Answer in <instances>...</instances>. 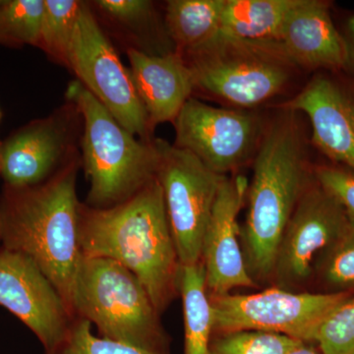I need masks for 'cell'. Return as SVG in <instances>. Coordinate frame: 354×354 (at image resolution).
I'll return each mask as SVG.
<instances>
[{"mask_svg":"<svg viewBox=\"0 0 354 354\" xmlns=\"http://www.w3.org/2000/svg\"><path fill=\"white\" fill-rule=\"evenodd\" d=\"M187 62L195 88L251 108L279 94L290 80L291 62L278 44H255L218 36Z\"/></svg>","mask_w":354,"mask_h":354,"instance_id":"8992f818","label":"cell"},{"mask_svg":"<svg viewBox=\"0 0 354 354\" xmlns=\"http://www.w3.org/2000/svg\"><path fill=\"white\" fill-rule=\"evenodd\" d=\"M302 344L286 335L261 330L214 334L209 354H288Z\"/></svg>","mask_w":354,"mask_h":354,"instance_id":"cb8c5ba5","label":"cell"},{"mask_svg":"<svg viewBox=\"0 0 354 354\" xmlns=\"http://www.w3.org/2000/svg\"><path fill=\"white\" fill-rule=\"evenodd\" d=\"M313 176L354 221V171L344 167L319 165L314 169Z\"/></svg>","mask_w":354,"mask_h":354,"instance_id":"4316f807","label":"cell"},{"mask_svg":"<svg viewBox=\"0 0 354 354\" xmlns=\"http://www.w3.org/2000/svg\"><path fill=\"white\" fill-rule=\"evenodd\" d=\"M245 176L221 181L203 239L201 263L209 297L228 295L236 288H256L247 270L241 241V213L248 191Z\"/></svg>","mask_w":354,"mask_h":354,"instance_id":"4fadbf2b","label":"cell"},{"mask_svg":"<svg viewBox=\"0 0 354 354\" xmlns=\"http://www.w3.org/2000/svg\"><path fill=\"white\" fill-rule=\"evenodd\" d=\"M46 354H158L135 348L122 342L97 337L92 333V324L75 318L64 341Z\"/></svg>","mask_w":354,"mask_h":354,"instance_id":"d4e9b609","label":"cell"},{"mask_svg":"<svg viewBox=\"0 0 354 354\" xmlns=\"http://www.w3.org/2000/svg\"><path fill=\"white\" fill-rule=\"evenodd\" d=\"M283 109L306 114L314 145L354 171V94L328 77L317 76Z\"/></svg>","mask_w":354,"mask_h":354,"instance_id":"9a60e30c","label":"cell"},{"mask_svg":"<svg viewBox=\"0 0 354 354\" xmlns=\"http://www.w3.org/2000/svg\"><path fill=\"white\" fill-rule=\"evenodd\" d=\"M348 221L341 205L313 179L279 242L272 285L283 290H301L313 276L319 256L339 239Z\"/></svg>","mask_w":354,"mask_h":354,"instance_id":"30bf717a","label":"cell"},{"mask_svg":"<svg viewBox=\"0 0 354 354\" xmlns=\"http://www.w3.org/2000/svg\"><path fill=\"white\" fill-rule=\"evenodd\" d=\"M79 241L85 257L108 258L132 272L158 313L178 295L181 265L157 177L115 206L82 205Z\"/></svg>","mask_w":354,"mask_h":354,"instance_id":"6da1fadb","label":"cell"},{"mask_svg":"<svg viewBox=\"0 0 354 354\" xmlns=\"http://www.w3.org/2000/svg\"><path fill=\"white\" fill-rule=\"evenodd\" d=\"M317 274L325 292H351L354 290V221L349 218L342 234L317 259Z\"/></svg>","mask_w":354,"mask_h":354,"instance_id":"7402d4cb","label":"cell"},{"mask_svg":"<svg viewBox=\"0 0 354 354\" xmlns=\"http://www.w3.org/2000/svg\"><path fill=\"white\" fill-rule=\"evenodd\" d=\"M315 344L322 354H354V297L326 318L317 333Z\"/></svg>","mask_w":354,"mask_h":354,"instance_id":"484cf974","label":"cell"},{"mask_svg":"<svg viewBox=\"0 0 354 354\" xmlns=\"http://www.w3.org/2000/svg\"><path fill=\"white\" fill-rule=\"evenodd\" d=\"M66 97L83 118V164L94 208L127 201L156 178L153 141L135 138L78 80L69 83Z\"/></svg>","mask_w":354,"mask_h":354,"instance_id":"277c9868","label":"cell"},{"mask_svg":"<svg viewBox=\"0 0 354 354\" xmlns=\"http://www.w3.org/2000/svg\"><path fill=\"white\" fill-rule=\"evenodd\" d=\"M351 292H309L272 286L250 295L209 297L214 334L261 330L315 344L324 321Z\"/></svg>","mask_w":354,"mask_h":354,"instance_id":"52a82bcc","label":"cell"},{"mask_svg":"<svg viewBox=\"0 0 354 354\" xmlns=\"http://www.w3.org/2000/svg\"><path fill=\"white\" fill-rule=\"evenodd\" d=\"M225 0H171L167 2V30L179 50L189 57L220 36Z\"/></svg>","mask_w":354,"mask_h":354,"instance_id":"d6986e66","label":"cell"},{"mask_svg":"<svg viewBox=\"0 0 354 354\" xmlns=\"http://www.w3.org/2000/svg\"><path fill=\"white\" fill-rule=\"evenodd\" d=\"M0 118H1V113H0Z\"/></svg>","mask_w":354,"mask_h":354,"instance_id":"4dcf8cb0","label":"cell"},{"mask_svg":"<svg viewBox=\"0 0 354 354\" xmlns=\"http://www.w3.org/2000/svg\"><path fill=\"white\" fill-rule=\"evenodd\" d=\"M78 167L74 158L48 180L27 187L6 186L0 197L3 248L34 261L70 311L83 259L79 241L82 204L76 194Z\"/></svg>","mask_w":354,"mask_h":354,"instance_id":"7a4b0ae2","label":"cell"},{"mask_svg":"<svg viewBox=\"0 0 354 354\" xmlns=\"http://www.w3.org/2000/svg\"><path fill=\"white\" fill-rule=\"evenodd\" d=\"M158 153L157 179L181 266L201 262L203 239L221 181L193 153L153 140Z\"/></svg>","mask_w":354,"mask_h":354,"instance_id":"ba28073f","label":"cell"},{"mask_svg":"<svg viewBox=\"0 0 354 354\" xmlns=\"http://www.w3.org/2000/svg\"><path fill=\"white\" fill-rule=\"evenodd\" d=\"M95 4L111 19L129 26L148 18L153 7L152 2L147 0H99Z\"/></svg>","mask_w":354,"mask_h":354,"instance_id":"83f0119b","label":"cell"},{"mask_svg":"<svg viewBox=\"0 0 354 354\" xmlns=\"http://www.w3.org/2000/svg\"><path fill=\"white\" fill-rule=\"evenodd\" d=\"M278 46L292 64L313 69H348V43L335 27L327 2L297 0L286 16Z\"/></svg>","mask_w":354,"mask_h":354,"instance_id":"2e32d148","label":"cell"},{"mask_svg":"<svg viewBox=\"0 0 354 354\" xmlns=\"http://www.w3.org/2000/svg\"><path fill=\"white\" fill-rule=\"evenodd\" d=\"M67 67L121 127L141 137L142 141H151L148 116L129 71L121 64L113 44L85 2L72 38Z\"/></svg>","mask_w":354,"mask_h":354,"instance_id":"9c48e42d","label":"cell"},{"mask_svg":"<svg viewBox=\"0 0 354 354\" xmlns=\"http://www.w3.org/2000/svg\"><path fill=\"white\" fill-rule=\"evenodd\" d=\"M44 0H0V44L36 46Z\"/></svg>","mask_w":354,"mask_h":354,"instance_id":"603a6c76","label":"cell"},{"mask_svg":"<svg viewBox=\"0 0 354 354\" xmlns=\"http://www.w3.org/2000/svg\"><path fill=\"white\" fill-rule=\"evenodd\" d=\"M174 146L188 151L220 176H227L250 157L259 135L257 116L215 108L190 97L176 120Z\"/></svg>","mask_w":354,"mask_h":354,"instance_id":"8fae6325","label":"cell"},{"mask_svg":"<svg viewBox=\"0 0 354 354\" xmlns=\"http://www.w3.org/2000/svg\"><path fill=\"white\" fill-rule=\"evenodd\" d=\"M0 305L37 335L46 353L64 341L75 319L36 263L6 248L0 250Z\"/></svg>","mask_w":354,"mask_h":354,"instance_id":"7c38bea8","label":"cell"},{"mask_svg":"<svg viewBox=\"0 0 354 354\" xmlns=\"http://www.w3.org/2000/svg\"><path fill=\"white\" fill-rule=\"evenodd\" d=\"M0 148H1V145H0Z\"/></svg>","mask_w":354,"mask_h":354,"instance_id":"1f68e13d","label":"cell"},{"mask_svg":"<svg viewBox=\"0 0 354 354\" xmlns=\"http://www.w3.org/2000/svg\"><path fill=\"white\" fill-rule=\"evenodd\" d=\"M178 295L183 304L184 354H209L214 335L213 310L201 262L180 266Z\"/></svg>","mask_w":354,"mask_h":354,"instance_id":"ffe728a7","label":"cell"},{"mask_svg":"<svg viewBox=\"0 0 354 354\" xmlns=\"http://www.w3.org/2000/svg\"><path fill=\"white\" fill-rule=\"evenodd\" d=\"M344 38L348 43L349 51V62L346 70H353L354 71V15L351 16L348 21L346 36H344Z\"/></svg>","mask_w":354,"mask_h":354,"instance_id":"f1b7e54d","label":"cell"},{"mask_svg":"<svg viewBox=\"0 0 354 354\" xmlns=\"http://www.w3.org/2000/svg\"><path fill=\"white\" fill-rule=\"evenodd\" d=\"M75 318L94 323L104 339L158 354H169V337L148 291L115 261H81L71 298Z\"/></svg>","mask_w":354,"mask_h":354,"instance_id":"5b68a950","label":"cell"},{"mask_svg":"<svg viewBox=\"0 0 354 354\" xmlns=\"http://www.w3.org/2000/svg\"><path fill=\"white\" fill-rule=\"evenodd\" d=\"M293 114L286 111L266 131L247 191L248 208L241 241L247 270L258 286L272 283L279 242L313 180L304 137Z\"/></svg>","mask_w":354,"mask_h":354,"instance_id":"3957f363","label":"cell"},{"mask_svg":"<svg viewBox=\"0 0 354 354\" xmlns=\"http://www.w3.org/2000/svg\"><path fill=\"white\" fill-rule=\"evenodd\" d=\"M297 0H225L221 36L255 44H278L288 14Z\"/></svg>","mask_w":354,"mask_h":354,"instance_id":"ac0fdd59","label":"cell"},{"mask_svg":"<svg viewBox=\"0 0 354 354\" xmlns=\"http://www.w3.org/2000/svg\"><path fill=\"white\" fill-rule=\"evenodd\" d=\"M288 354H322V353L319 351L318 348H315L313 344L302 342Z\"/></svg>","mask_w":354,"mask_h":354,"instance_id":"f546056e","label":"cell"},{"mask_svg":"<svg viewBox=\"0 0 354 354\" xmlns=\"http://www.w3.org/2000/svg\"><path fill=\"white\" fill-rule=\"evenodd\" d=\"M130 76L151 127L174 122L195 88L192 71L179 53L153 57L128 48Z\"/></svg>","mask_w":354,"mask_h":354,"instance_id":"e0dca14e","label":"cell"},{"mask_svg":"<svg viewBox=\"0 0 354 354\" xmlns=\"http://www.w3.org/2000/svg\"><path fill=\"white\" fill-rule=\"evenodd\" d=\"M70 104L50 118L32 121L6 140L0 148V174L6 186L27 187L48 180L74 158L73 114Z\"/></svg>","mask_w":354,"mask_h":354,"instance_id":"5bb4252c","label":"cell"},{"mask_svg":"<svg viewBox=\"0 0 354 354\" xmlns=\"http://www.w3.org/2000/svg\"><path fill=\"white\" fill-rule=\"evenodd\" d=\"M82 4L77 0H44L37 46L66 67Z\"/></svg>","mask_w":354,"mask_h":354,"instance_id":"44dd1931","label":"cell"}]
</instances>
